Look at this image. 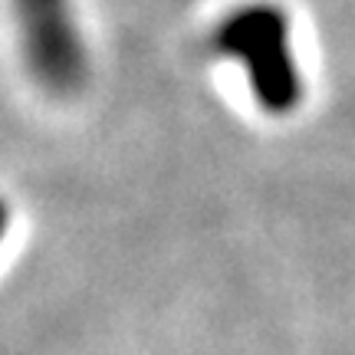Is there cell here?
I'll use <instances>...</instances> for the list:
<instances>
[{
    "mask_svg": "<svg viewBox=\"0 0 355 355\" xmlns=\"http://www.w3.org/2000/svg\"><path fill=\"white\" fill-rule=\"evenodd\" d=\"M220 56L243 66L254 99L270 115L293 112L303 99V76L296 66L290 17L277 3H247L220 20L214 33Z\"/></svg>",
    "mask_w": 355,
    "mask_h": 355,
    "instance_id": "cell-1",
    "label": "cell"
},
{
    "mask_svg": "<svg viewBox=\"0 0 355 355\" xmlns=\"http://www.w3.org/2000/svg\"><path fill=\"white\" fill-rule=\"evenodd\" d=\"M30 76L50 96H76L86 86L89 56L69 0H17Z\"/></svg>",
    "mask_w": 355,
    "mask_h": 355,
    "instance_id": "cell-2",
    "label": "cell"
}]
</instances>
